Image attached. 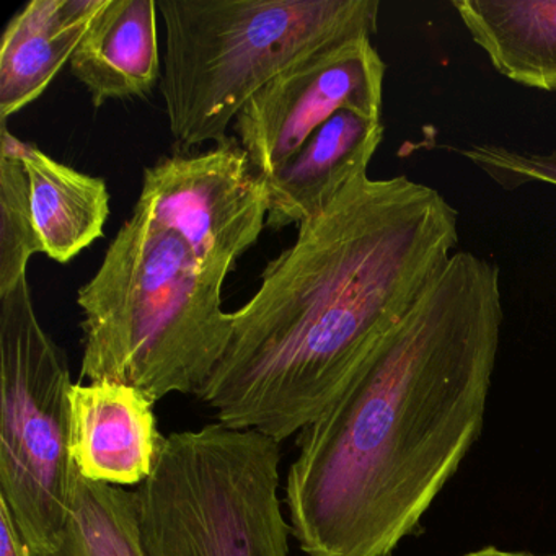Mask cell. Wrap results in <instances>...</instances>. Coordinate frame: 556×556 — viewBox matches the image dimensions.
Returning <instances> with one entry per match:
<instances>
[{"label": "cell", "mask_w": 556, "mask_h": 556, "mask_svg": "<svg viewBox=\"0 0 556 556\" xmlns=\"http://www.w3.org/2000/svg\"><path fill=\"white\" fill-rule=\"evenodd\" d=\"M500 266L455 252L299 432L285 503L305 556H393L480 434L503 328Z\"/></svg>", "instance_id": "obj_1"}, {"label": "cell", "mask_w": 556, "mask_h": 556, "mask_svg": "<svg viewBox=\"0 0 556 556\" xmlns=\"http://www.w3.org/2000/svg\"><path fill=\"white\" fill-rule=\"evenodd\" d=\"M458 214L405 175H363L298 226L198 395L217 422L281 444L318 418L454 255Z\"/></svg>", "instance_id": "obj_2"}, {"label": "cell", "mask_w": 556, "mask_h": 556, "mask_svg": "<svg viewBox=\"0 0 556 556\" xmlns=\"http://www.w3.org/2000/svg\"><path fill=\"white\" fill-rule=\"evenodd\" d=\"M223 288L181 237L132 213L77 292L80 376L135 387L154 403L200 395L232 334Z\"/></svg>", "instance_id": "obj_3"}, {"label": "cell", "mask_w": 556, "mask_h": 556, "mask_svg": "<svg viewBox=\"0 0 556 556\" xmlns=\"http://www.w3.org/2000/svg\"><path fill=\"white\" fill-rule=\"evenodd\" d=\"M162 99L180 154L227 141L256 92L299 61L377 34L379 0H157Z\"/></svg>", "instance_id": "obj_4"}, {"label": "cell", "mask_w": 556, "mask_h": 556, "mask_svg": "<svg viewBox=\"0 0 556 556\" xmlns=\"http://www.w3.org/2000/svg\"><path fill=\"white\" fill-rule=\"evenodd\" d=\"M281 444L216 422L164 435L139 484L149 556H289Z\"/></svg>", "instance_id": "obj_5"}, {"label": "cell", "mask_w": 556, "mask_h": 556, "mask_svg": "<svg viewBox=\"0 0 556 556\" xmlns=\"http://www.w3.org/2000/svg\"><path fill=\"white\" fill-rule=\"evenodd\" d=\"M70 359L38 320L28 278L0 295V501L30 548L50 556L70 517Z\"/></svg>", "instance_id": "obj_6"}, {"label": "cell", "mask_w": 556, "mask_h": 556, "mask_svg": "<svg viewBox=\"0 0 556 556\" xmlns=\"http://www.w3.org/2000/svg\"><path fill=\"white\" fill-rule=\"evenodd\" d=\"M268 181L230 136L210 151L162 157L144 168L132 213L172 230L201 268L226 282L268 219Z\"/></svg>", "instance_id": "obj_7"}, {"label": "cell", "mask_w": 556, "mask_h": 556, "mask_svg": "<svg viewBox=\"0 0 556 556\" xmlns=\"http://www.w3.org/2000/svg\"><path fill=\"white\" fill-rule=\"evenodd\" d=\"M386 73L370 37L325 48L256 92L237 115L233 131L268 180L343 110L382 118Z\"/></svg>", "instance_id": "obj_8"}, {"label": "cell", "mask_w": 556, "mask_h": 556, "mask_svg": "<svg viewBox=\"0 0 556 556\" xmlns=\"http://www.w3.org/2000/svg\"><path fill=\"white\" fill-rule=\"evenodd\" d=\"M155 403L125 383H74L70 393V451L80 477L115 486L151 477L164 435Z\"/></svg>", "instance_id": "obj_9"}, {"label": "cell", "mask_w": 556, "mask_h": 556, "mask_svg": "<svg viewBox=\"0 0 556 556\" xmlns=\"http://www.w3.org/2000/svg\"><path fill=\"white\" fill-rule=\"evenodd\" d=\"M383 131L382 118L353 110H343L325 123L266 180V227L301 226L327 210L353 181L367 175Z\"/></svg>", "instance_id": "obj_10"}, {"label": "cell", "mask_w": 556, "mask_h": 556, "mask_svg": "<svg viewBox=\"0 0 556 556\" xmlns=\"http://www.w3.org/2000/svg\"><path fill=\"white\" fill-rule=\"evenodd\" d=\"M105 0H31L5 27L0 47V119L43 96L83 43Z\"/></svg>", "instance_id": "obj_11"}, {"label": "cell", "mask_w": 556, "mask_h": 556, "mask_svg": "<svg viewBox=\"0 0 556 556\" xmlns=\"http://www.w3.org/2000/svg\"><path fill=\"white\" fill-rule=\"evenodd\" d=\"M157 11L154 0H105L93 18L70 67L97 109L148 96L161 84Z\"/></svg>", "instance_id": "obj_12"}, {"label": "cell", "mask_w": 556, "mask_h": 556, "mask_svg": "<svg viewBox=\"0 0 556 556\" xmlns=\"http://www.w3.org/2000/svg\"><path fill=\"white\" fill-rule=\"evenodd\" d=\"M452 8L501 76L556 92V0H454Z\"/></svg>", "instance_id": "obj_13"}, {"label": "cell", "mask_w": 556, "mask_h": 556, "mask_svg": "<svg viewBox=\"0 0 556 556\" xmlns=\"http://www.w3.org/2000/svg\"><path fill=\"white\" fill-rule=\"evenodd\" d=\"M21 157L43 253L66 265L105 232L110 217L106 181L54 161L30 142H22Z\"/></svg>", "instance_id": "obj_14"}, {"label": "cell", "mask_w": 556, "mask_h": 556, "mask_svg": "<svg viewBox=\"0 0 556 556\" xmlns=\"http://www.w3.org/2000/svg\"><path fill=\"white\" fill-rule=\"evenodd\" d=\"M50 556H149L138 491L77 473L70 517Z\"/></svg>", "instance_id": "obj_15"}, {"label": "cell", "mask_w": 556, "mask_h": 556, "mask_svg": "<svg viewBox=\"0 0 556 556\" xmlns=\"http://www.w3.org/2000/svg\"><path fill=\"white\" fill-rule=\"evenodd\" d=\"M21 139L2 125L0 151V295L27 278L30 258L43 253L31 211Z\"/></svg>", "instance_id": "obj_16"}, {"label": "cell", "mask_w": 556, "mask_h": 556, "mask_svg": "<svg viewBox=\"0 0 556 556\" xmlns=\"http://www.w3.org/2000/svg\"><path fill=\"white\" fill-rule=\"evenodd\" d=\"M462 155L506 190L530 184L556 187V148L526 152L500 144H475L464 149Z\"/></svg>", "instance_id": "obj_17"}, {"label": "cell", "mask_w": 556, "mask_h": 556, "mask_svg": "<svg viewBox=\"0 0 556 556\" xmlns=\"http://www.w3.org/2000/svg\"><path fill=\"white\" fill-rule=\"evenodd\" d=\"M0 556H31L30 548L2 501H0Z\"/></svg>", "instance_id": "obj_18"}, {"label": "cell", "mask_w": 556, "mask_h": 556, "mask_svg": "<svg viewBox=\"0 0 556 556\" xmlns=\"http://www.w3.org/2000/svg\"><path fill=\"white\" fill-rule=\"evenodd\" d=\"M464 556H552V555H532V553H519V552H504V549L493 548V546H488V548L478 549V552L468 553V555Z\"/></svg>", "instance_id": "obj_19"}]
</instances>
